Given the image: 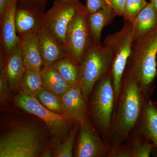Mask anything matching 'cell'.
I'll use <instances>...</instances> for the list:
<instances>
[{"label": "cell", "instance_id": "obj_1", "mask_svg": "<svg viewBox=\"0 0 157 157\" xmlns=\"http://www.w3.org/2000/svg\"><path fill=\"white\" fill-rule=\"evenodd\" d=\"M146 97L137 82L124 72L107 138L110 146L127 142L137 130Z\"/></svg>", "mask_w": 157, "mask_h": 157}, {"label": "cell", "instance_id": "obj_2", "mask_svg": "<svg viewBox=\"0 0 157 157\" xmlns=\"http://www.w3.org/2000/svg\"><path fill=\"white\" fill-rule=\"evenodd\" d=\"M157 27L146 36L133 41L124 72L128 73L149 97L157 74Z\"/></svg>", "mask_w": 157, "mask_h": 157}, {"label": "cell", "instance_id": "obj_3", "mask_svg": "<svg viewBox=\"0 0 157 157\" xmlns=\"http://www.w3.org/2000/svg\"><path fill=\"white\" fill-rule=\"evenodd\" d=\"M112 62V51L109 47L92 42L79 63L78 85L86 102L97 82L111 71Z\"/></svg>", "mask_w": 157, "mask_h": 157}, {"label": "cell", "instance_id": "obj_4", "mask_svg": "<svg viewBox=\"0 0 157 157\" xmlns=\"http://www.w3.org/2000/svg\"><path fill=\"white\" fill-rule=\"evenodd\" d=\"M90 97L92 118L107 141L115 105V92L111 71L97 82Z\"/></svg>", "mask_w": 157, "mask_h": 157}, {"label": "cell", "instance_id": "obj_5", "mask_svg": "<svg viewBox=\"0 0 157 157\" xmlns=\"http://www.w3.org/2000/svg\"><path fill=\"white\" fill-rule=\"evenodd\" d=\"M42 138L39 130L33 127L12 129L1 137L0 157L41 156L44 149Z\"/></svg>", "mask_w": 157, "mask_h": 157}, {"label": "cell", "instance_id": "obj_6", "mask_svg": "<svg viewBox=\"0 0 157 157\" xmlns=\"http://www.w3.org/2000/svg\"><path fill=\"white\" fill-rule=\"evenodd\" d=\"M133 41L132 23L127 21L120 30L107 36L103 43L112 51L111 73L115 92V100L120 90L124 72L132 52Z\"/></svg>", "mask_w": 157, "mask_h": 157}, {"label": "cell", "instance_id": "obj_7", "mask_svg": "<svg viewBox=\"0 0 157 157\" xmlns=\"http://www.w3.org/2000/svg\"><path fill=\"white\" fill-rule=\"evenodd\" d=\"M15 104L21 109L42 120L56 139L63 141L67 136L73 121L65 115L57 114L45 108L36 97L21 92L15 98Z\"/></svg>", "mask_w": 157, "mask_h": 157}, {"label": "cell", "instance_id": "obj_8", "mask_svg": "<svg viewBox=\"0 0 157 157\" xmlns=\"http://www.w3.org/2000/svg\"><path fill=\"white\" fill-rule=\"evenodd\" d=\"M78 0H56L43 15V25L65 46L70 24L84 8Z\"/></svg>", "mask_w": 157, "mask_h": 157}, {"label": "cell", "instance_id": "obj_9", "mask_svg": "<svg viewBox=\"0 0 157 157\" xmlns=\"http://www.w3.org/2000/svg\"><path fill=\"white\" fill-rule=\"evenodd\" d=\"M88 16L84 6L70 24L65 38L67 54L79 64L92 42Z\"/></svg>", "mask_w": 157, "mask_h": 157}, {"label": "cell", "instance_id": "obj_10", "mask_svg": "<svg viewBox=\"0 0 157 157\" xmlns=\"http://www.w3.org/2000/svg\"><path fill=\"white\" fill-rule=\"evenodd\" d=\"M111 147L100 137L88 117L80 124L75 157H107Z\"/></svg>", "mask_w": 157, "mask_h": 157}, {"label": "cell", "instance_id": "obj_11", "mask_svg": "<svg viewBox=\"0 0 157 157\" xmlns=\"http://www.w3.org/2000/svg\"><path fill=\"white\" fill-rule=\"evenodd\" d=\"M45 11L17 4L15 15V26L18 37L38 33L43 25Z\"/></svg>", "mask_w": 157, "mask_h": 157}, {"label": "cell", "instance_id": "obj_12", "mask_svg": "<svg viewBox=\"0 0 157 157\" xmlns=\"http://www.w3.org/2000/svg\"><path fill=\"white\" fill-rule=\"evenodd\" d=\"M17 0H13L1 20V41L2 57H5L19 45V37L15 26V15Z\"/></svg>", "mask_w": 157, "mask_h": 157}, {"label": "cell", "instance_id": "obj_13", "mask_svg": "<svg viewBox=\"0 0 157 157\" xmlns=\"http://www.w3.org/2000/svg\"><path fill=\"white\" fill-rule=\"evenodd\" d=\"M39 46L44 66L52 65L67 55L64 45L44 25L39 31Z\"/></svg>", "mask_w": 157, "mask_h": 157}, {"label": "cell", "instance_id": "obj_14", "mask_svg": "<svg viewBox=\"0 0 157 157\" xmlns=\"http://www.w3.org/2000/svg\"><path fill=\"white\" fill-rule=\"evenodd\" d=\"M61 98L65 115L70 120L80 124L88 117L86 102L78 84L71 86Z\"/></svg>", "mask_w": 157, "mask_h": 157}, {"label": "cell", "instance_id": "obj_15", "mask_svg": "<svg viewBox=\"0 0 157 157\" xmlns=\"http://www.w3.org/2000/svg\"><path fill=\"white\" fill-rule=\"evenodd\" d=\"M4 70L9 80L11 90L17 88L26 69L20 43L7 56L1 57V70Z\"/></svg>", "mask_w": 157, "mask_h": 157}, {"label": "cell", "instance_id": "obj_16", "mask_svg": "<svg viewBox=\"0 0 157 157\" xmlns=\"http://www.w3.org/2000/svg\"><path fill=\"white\" fill-rule=\"evenodd\" d=\"M39 33L20 37V45L26 70L41 72L44 65L39 51Z\"/></svg>", "mask_w": 157, "mask_h": 157}, {"label": "cell", "instance_id": "obj_17", "mask_svg": "<svg viewBox=\"0 0 157 157\" xmlns=\"http://www.w3.org/2000/svg\"><path fill=\"white\" fill-rule=\"evenodd\" d=\"M138 130L157 149V102L146 97Z\"/></svg>", "mask_w": 157, "mask_h": 157}, {"label": "cell", "instance_id": "obj_18", "mask_svg": "<svg viewBox=\"0 0 157 157\" xmlns=\"http://www.w3.org/2000/svg\"><path fill=\"white\" fill-rule=\"evenodd\" d=\"M134 41L146 36L157 27V16L151 2L147 3L131 22Z\"/></svg>", "mask_w": 157, "mask_h": 157}, {"label": "cell", "instance_id": "obj_19", "mask_svg": "<svg viewBox=\"0 0 157 157\" xmlns=\"http://www.w3.org/2000/svg\"><path fill=\"white\" fill-rule=\"evenodd\" d=\"M116 16L113 9L109 6L93 14H89V25L94 43L101 44V33L103 29L110 24Z\"/></svg>", "mask_w": 157, "mask_h": 157}, {"label": "cell", "instance_id": "obj_20", "mask_svg": "<svg viewBox=\"0 0 157 157\" xmlns=\"http://www.w3.org/2000/svg\"><path fill=\"white\" fill-rule=\"evenodd\" d=\"M43 87L61 97L71 86L52 65L44 66L41 71Z\"/></svg>", "mask_w": 157, "mask_h": 157}, {"label": "cell", "instance_id": "obj_21", "mask_svg": "<svg viewBox=\"0 0 157 157\" xmlns=\"http://www.w3.org/2000/svg\"><path fill=\"white\" fill-rule=\"evenodd\" d=\"M52 66L70 86L78 84L80 66L72 57L67 54L54 63Z\"/></svg>", "mask_w": 157, "mask_h": 157}, {"label": "cell", "instance_id": "obj_22", "mask_svg": "<svg viewBox=\"0 0 157 157\" xmlns=\"http://www.w3.org/2000/svg\"><path fill=\"white\" fill-rule=\"evenodd\" d=\"M20 86L22 92L36 98L39 91L43 87L41 72L26 70Z\"/></svg>", "mask_w": 157, "mask_h": 157}, {"label": "cell", "instance_id": "obj_23", "mask_svg": "<svg viewBox=\"0 0 157 157\" xmlns=\"http://www.w3.org/2000/svg\"><path fill=\"white\" fill-rule=\"evenodd\" d=\"M80 124L76 123L73 129H71L65 141H61L56 139L55 145L53 148V156L55 157H72L73 156V150L75 137Z\"/></svg>", "mask_w": 157, "mask_h": 157}, {"label": "cell", "instance_id": "obj_24", "mask_svg": "<svg viewBox=\"0 0 157 157\" xmlns=\"http://www.w3.org/2000/svg\"><path fill=\"white\" fill-rule=\"evenodd\" d=\"M36 98L45 108L57 114L65 116L63 104L59 96L43 87L37 94Z\"/></svg>", "mask_w": 157, "mask_h": 157}, {"label": "cell", "instance_id": "obj_25", "mask_svg": "<svg viewBox=\"0 0 157 157\" xmlns=\"http://www.w3.org/2000/svg\"><path fill=\"white\" fill-rule=\"evenodd\" d=\"M147 3L146 0H126L123 16L124 19L127 21L132 22Z\"/></svg>", "mask_w": 157, "mask_h": 157}, {"label": "cell", "instance_id": "obj_26", "mask_svg": "<svg viewBox=\"0 0 157 157\" xmlns=\"http://www.w3.org/2000/svg\"><path fill=\"white\" fill-rule=\"evenodd\" d=\"M10 88L9 80L4 70H1L0 74V101L4 103L9 96Z\"/></svg>", "mask_w": 157, "mask_h": 157}, {"label": "cell", "instance_id": "obj_27", "mask_svg": "<svg viewBox=\"0 0 157 157\" xmlns=\"http://www.w3.org/2000/svg\"><path fill=\"white\" fill-rule=\"evenodd\" d=\"M108 6L105 0H86L85 7L88 14H91Z\"/></svg>", "mask_w": 157, "mask_h": 157}, {"label": "cell", "instance_id": "obj_28", "mask_svg": "<svg viewBox=\"0 0 157 157\" xmlns=\"http://www.w3.org/2000/svg\"><path fill=\"white\" fill-rule=\"evenodd\" d=\"M48 0H17V4L22 6L44 10Z\"/></svg>", "mask_w": 157, "mask_h": 157}, {"label": "cell", "instance_id": "obj_29", "mask_svg": "<svg viewBox=\"0 0 157 157\" xmlns=\"http://www.w3.org/2000/svg\"><path fill=\"white\" fill-rule=\"evenodd\" d=\"M117 15L123 16L126 0H108Z\"/></svg>", "mask_w": 157, "mask_h": 157}, {"label": "cell", "instance_id": "obj_30", "mask_svg": "<svg viewBox=\"0 0 157 157\" xmlns=\"http://www.w3.org/2000/svg\"><path fill=\"white\" fill-rule=\"evenodd\" d=\"M13 0H0V17H2Z\"/></svg>", "mask_w": 157, "mask_h": 157}, {"label": "cell", "instance_id": "obj_31", "mask_svg": "<svg viewBox=\"0 0 157 157\" xmlns=\"http://www.w3.org/2000/svg\"><path fill=\"white\" fill-rule=\"evenodd\" d=\"M53 156V152L49 149H45L43 150L41 155V157H49Z\"/></svg>", "mask_w": 157, "mask_h": 157}, {"label": "cell", "instance_id": "obj_32", "mask_svg": "<svg viewBox=\"0 0 157 157\" xmlns=\"http://www.w3.org/2000/svg\"><path fill=\"white\" fill-rule=\"evenodd\" d=\"M150 2L152 4L153 6L154 7L157 16V0H151Z\"/></svg>", "mask_w": 157, "mask_h": 157}, {"label": "cell", "instance_id": "obj_33", "mask_svg": "<svg viewBox=\"0 0 157 157\" xmlns=\"http://www.w3.org/2000/svg\"><path fill=\"white\" fill-rule=\"evenodd\" d=\"M105 2H106L107 3V5H108V6H110V3H109V1H108V0H105ZM110 7H111V6H110Z\"/></svg>", "mask_w": 157, "mask_h": 157}]
</instances>
